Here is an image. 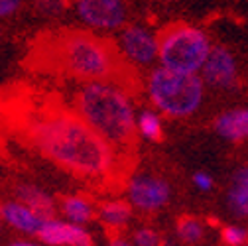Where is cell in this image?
Listing matches in <instances>:
<instances>
[{
	"mask_svg": "<svg viewBox=\"0 0 248 246\" xmlns=\"http://www.w3.org/2000/svg\"><path fill=\"white\" fill-rule=\"evenodd\" d=\"M126 191H128L130 207H136L146 213L162 209L171 197V187L164 179L154 175H134Z\"/></svg>",
	"mask_w": 248,
	"mask_h": 246,
	"instance_id": "8",
	"label": "cell"
},
{
	"mask_svg": "<svg viewBox=\"0 0 248 246\" xmlns=\"http://www.w3.org/2000/svg\"><path fill=\"white\" fill-rule=\"evenodd\" d=\"M61 213H63L67 223L83 227L85 223H89L93 217H95V207H93V203L87 197L67 195V197L61 199Z\"/></svg>",
	"mask_w": 248,
	"mask_h": 246,
	"instance_id": "16",
	"label": "cell"
},
{
	"mask_svg": "<svg viewBox=\"0 0 248 246\" xmlns=\"http://www.w3.org/2000/svg\"><path fill=\"white\" fill-rule=\"evenodd\" d=\"M193 183H195V187L201 189V191H211L213 185H215L213 177H211L209 173H205V171H197V173H193Z\"/></svg>",
	"mask_w": 248,
	"mask_h": 246,
	"instance_id": "23",
	"label": "cell"
},
{
	"mask_svg": "<svg viewBox=\"0 0 248 246\" xmlns=\"http://www.w3.org/2000/svg\"><path fill=\"white\" fill-rule=\"evenodd\" d=\"M203 85L217 89H231L238 81V63L236 57L223 46H213L205 63L201 67Z\"/></svg>",
	"mask_w": 248,
	"mask_h": 246,
	"instance_id": "9",
	"label": "cell"
},
{
	"mask_svg": "<svg viewBox=\"0 0 248 246\" xmlns=\"http://www.w3.org/2000/svg\"><path fill=\"white\" fill-rule=\"evenodd\" d=\"M75 12L93 30H118L128 18L126 0H77Z\"/></svg>",
	"mask_w": 248,
	"mask_h": 246,
	"instance_id": "6",
	"label": "cell"
},
{
	"mask_svg": "<svg viewBox=\"0 0 248 246\" xmlns=\"http://www.w3.org/2000/svg\"><path fill=\"white\" fill-rule=\"evenodd\" d=\"M146 91L154 107L171 118L195 114L205 97V85L199 75L173 73L164 67L150 73Z\"/></svg>",
	"mask_w": 248,
	"mask_h": 246,
	"instance_id": "4",
	"label": "cell"
},
{
	"mask_svg": "<svg viewBox=\"0 0 248 246\" xmlns=\"http://www.w3.org/2000/svg\"><path fill=\"white\" fill-rule=\"evenodd\" d=\"M221 238L227 246H244L248 242V231L238 225H229L223 229Z\"/></svg>",
	"mask_w": 248,
	"mask_h": 246,
	"instance_id": "20",
	"label": "cell"
},
{
	"mask_svg": "<svg viewBox=\"0 0 248 246\" xmlns=\"http://www.w3.org/2000/svg\"><path fill=\"white\" fill-rule=\"evenodd\" d=\"M0 231H2V221H0Z\"/></svg>",
	"mask_w": 248,
	"mask_h": 246,
	"instance_id": "28",
	"label": "cell"
},
{
	"mask_svg": "<svg viewBox=\"0 0 248 246\" xmlns=\"http://www.w3.org/2000/svg\"><path fill=\"white\" fill-rule=\"evenodd\" d=\"M136 246H160V234L154 229H138L134 232Z\"/></svg>",
	"mask_w": 248,
	"mask_h": 246,
	"instance_id": "21",
	"label": "cell"
},
{
	"mask_svg": "<svg viewBox=\"0 0 248 246\" xmlns=\"http://www.w3.org/2000/svg\"><path fill=\"white\" fill-rule=\"evenodd\" d=\"M108 246H132L128 240H124V238H112Z\"/></svg>",
	"mask_w": 248,
	"mask_h": 246,
	"instance_id": "25",
	"label": "cell"
},
{
	"mask_svg": "<svg viewBox=\"0 0 248 246\" xmlns=\"http://www.w3.org/2000/svg\"><path fill=\"white\" fill-rule=\"evenodd\" d=\"M8 246H44V244L32 242V240H14V242H10Z\"/></svg>",
	"mask_w": 248,
	"mask_h": 246,
	"instance_id": "24",
	"label": "cell"
},
{
	"mask_svg": "<svg viewBox=\"0 0 248 246\" xmlns=\"http://www.w3.org/2000/svg\"><path fill=\"white\" fill-rule=\"evenodd\" d=\"M136 132H140L144 138L158 142L162 138V120L160 114L154 110H142L136 116Z\"/></svg>",
	"mask_w": 248,
	"mask_h": 246,
	"instance_id": "17",
	"label": "cell"
},
{
	"mask_svg": "<svg viewBox=\"0 0 248 246\" xmlns=\"http://www.w3.org/2000/svg\"><path fill=\"white\" fill-rule=\"evenodd\" d=\"M14 195L16 201L24 203L26 207H30L34 213H38L44 219H53L55 217V201L53 197L40 189L38 185H32V183H18L14 187Z\"/></svg>",
	"mask_w": 248,
	"mask_h": 246,
	"instance_id": "12",
	"label": "cell"
},
{
	"mask_svg": "<svg viewBox=\"0 0 248 246\" xmlns=\"http://www.w3.org/2000/svg\"><path fill=\"white\" fill-rule=\"evenodd\" d=\"M215 130L219 136L231 142L248 140V108H231L217 116Z\"/></svg>",
	"mask_w": 248,
	"mask_h": 246,
	"instance_id": "13",
	"label": "cell"
},
{
	"mask_svg": "<svg viewBox=\"0 0 248 246\" xmlns=\"http://www.w3.org/2000/svg\"><path fill=\"white\" fill-rule=\"evenodd\" d=\"M24 2L26 0H0V20L14 18L22 10Z\"/></svg>",
	"mask_w": 248,
	"mask_h": 246,
	"instance_id": "22",
	"label": "cell"
},
{
	"mask_svg": "<svg viewBox=\"0 0 248 246\" xmlns=\"http://www.w3.org/2000/svg\"><path fill=\"white\" fill-rule=\"evenodd\" d=\"M51 63L69 77L87 81H114L120 63L114 47L97 34L69 30L46 47Z\"/></svg>",
	"mask_w": 248,
	"mask_h": 246,
	"instance_id": "3",
	"label": "cell"
},
{
	"mask_svg": "<svg viewBox=\"0 0 248 246\" xmlns=\"http://www.w3.org/2000/svg\"><path fill=\"white\" fill-rule=\"evenodd\" d=\"M118 51L134 65H150L158 59V36L140 24L124 26L118 36Z\"/></svg>",
	"mask_w": 248,
	"mask_h": 246,
	"instance_id": "7",
	"label": "cell"
},
{
	"mask_svg": "<svg viewBox=\"0 0 248 246\" xmlns=\"http://www.w3.org/2000/svg\"><path fill=\"white\" fill-rule=\"evenodd\" d=\"M156 2H162V4H168V2H173V0H156Z\"/></svg>",
	"mask_w": 248,
	"mask_h": 246,
	"instance_id": "26",
	"label": "cell"
},
{
	"mask_svg": "<svg viewBox=\"0 0 248 246\" xmlns=\"http://www.w3.org/2000/svg\"><path fill=\"white\" fill-rule=\"evenodd\" d=\"M0 221H2V225H8V227H12L14 231H18L22 234L38 236L40 229L44 227V223L47 219L40 217L38 213H34L24 203H20L16 199H10V201L0 203Z\"/></svg>",
	"mask_w": 248,
	"mask_h": 246,
	"instance_id": "11",
	"label": "cell"
},
{
	"mask_svg": "<svg viewBox=\"0 0 248 246\" xmlns=\"http://www.w3.org/2000/svg\"><path fill=\"white\" fill-rule=\"evenodd\" d=\"M28 2L34 8V12L46 18H57L67 8V0H28Z\"/></svg>",
	"mask_w": 248,
	"mask_h": 246,
	"instance_id": "19",
	"label": "cell"
},
{
	"mask_svg": "<svg viewBox=\"0 0 248 246\" xmlns=\"http://www.w3.org/2000/svg\"><path fill=\"white\" fill-rule=\"evenodd\" d=\"M211 47L209 36L191 24H173L158 36V59L164 69L173 73L197 75Z\"/></svg>",
	"mask_w": 248,
	"mask_h": 246,
	"instance_id": "5",
	"label": "cell"
},
{
	"mask_svg": "<svg viewBox=\"0 0 248 246\" xmlns=\"http://www.w3.org/2000/svg\"><path fill=\"white\" fill-rule=\"evenodd\" d=\"M73 112L112 150L136 136V108L116 81H87L73 93Z\"/></svg>",
	"mask_w": 248,
	"mask_h": 246,
	"instance_id": "2",
	"label": "cell"
},
{
	"mask_svg": "<svg viewBox=\"0 0 248 246\" xmlns=\"http://www.w3.org/2000/svg\"><path fill=\"white\" fill-rule=\"evenodd\" d=\"M44 246H93V236L79 225L67 221L47 219L38 232Z\"/></svg>",
	"mask_w": 248,
	"mask_h": 246,
	"instance_id": "10",
	"label": "cell"
},
{
	"mask_svg": "<svg viewBox=\"0 0 248 246\" xmlns=\"http://www.w3.org/2000/svg\"><path fill=\"white\" fill-rule=\"evenodd\" d=\"M227 201L236 217H248V168H240L232 173Z\"/></svg>",
	"mask_w": 248,
	"mask_h": 246,
	"instance_id": "14",
	"label": "cell"
},
{
	"mask_svg": "<svg viewBox=\"0 0 248 246\" xmlns=\"http://www.w3.org/2000/svg\"><path fill=\"white\" fill-rule=\"evenodd\" d=\"M28 142L44 158L77 177H105L114 160V150L85 122L65 108H42L24 122Z\"/></svg>",
	"mask_w": 248,
	"mask_h": 246,
	"instance_id": "1",
	"label": "cell"
},
{
	"mask_svg": "<svg viewBox=\"0 0 248 246\" xmlns=\"http://www.w3.org/2000/svg\"><path fill=\"white\" fill-rule=\"evenodd\" d=\"M0 38H2V28H0Z\"/></svg>",
	"mask_w": 248,
	"mask_h": 246,
	"instance_id": "27",
	"label": "cell"
},
{
	"mask_svg": "<svg viewBox=\"0 0 248 246\" xmlns=\"http://www.w3.org/2000/svg\"><path fill=\"white\" fill-rule=\"evenodd\" d=\"M177 234L183 242L195 244L205 236V225L197 217H181L177 221Z\"/></svg>",
	"mask_w": 248,
	"mask_h": 246,
	"instance_id": "18",
	"label": "cell"
},
{
	"mask_svg": "<svg viewBox=\"0 0 248 246\" xmlns=\"http://www.w3.org/2000/svg\"><path fill=\"white\" fill-rule=\"evenodd\" d=\"M75 2H77V0H75Z\"/></svg>",
	"mask_w": 248,
	"mask_h": 246,
	"instance_id": "29",
	"label": "cell"
},
{
	"mask_svg": "<svg viewBox=\"0 0 248 246\" xmlns=\"http://www.w3.org/2000/svg\"><path fill=\"white\" fill-rule=\"evenodd\" d=\"M99 221L112 231H120L124 229L130 219H132V207L130 203L122 201V199H114V201H105L99 207Z\"/></svg>",
	"mask_w": 248,
	"mask_h": 246,
	"instance_id": "15",
	"label": "cell"
}]
</instances>
